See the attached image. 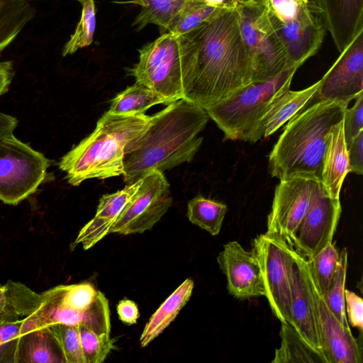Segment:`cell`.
<instances>
[{"mask_svg": "<svg viewBox=\"0 0 363 363\" xmlns=\"http://www.w3.org/2000/svg\"><path fill=\"white\" fill-rule=\"evenodd\" d=\"M196 44L184 99L205 108L252 83L237 9H224L189 33Z\"/></svg>", "mask_w": 363, "mask_h": 363, "instance_id": "6da1fadb", "label": "cell"}, {"mask_svg": "<svg viewBox=\"0 0 363 363\" xmlns=\"http://www.w3.org/2000/svg\"><path fill=\"white\" fill-rule=\"evenodd\" d=\"M208 119L203 108L184 99L151 116L146 129L125 147V184H132L152 170L163 172L191 162L202 144L199 133Z\"/></svg>", "mask_w": 363, "mask_h": 363, "instance_id": "7a4b0ae2", "label": "cell"}, {"mask_svg": "<svg viewBox=\"0 0 363 363\" xmlns=\"http://www.w3.org/2000/svg\"><path fill=\"white\" fill-rule=\"evenodd\" d=\"M347 104L321 101L304 107L286 125L269 155L272 177L321 180L327 135L344 117Z\"/></svg>", "mask_w": 363, "mask_h": 363, "instance_id": "3957f363", "label": "cell"}, {"mask_svg": "<svg viewBox=\"0 0 363 363\" xmlns=\"http://www.w3.org/2000/svg\"><path fill=\"white\" fill-rule=\"evenodd\" d=\"M151 116H120L105 113L94 130L64 155L59 168L69 184L79 186L89 179H104L123 174L124 149L143 133Z\"/></svg>", "mask_w": 363, "mask_h": 363, "instance_id": "277c9868", "label": "cell"}, {"mask_svg": "<svg viewBox=\"0 0 363 363\" xmlns=\"http://www.w3.org/2000/svg\"><path fill=\"white\" fill-rule=\"evenodd\" d=\"M38 308L25 318L20 334L53 324L84 325L96 333H111L108 301L89 283L59 285L40 294Z\"/></svg>", "mask_w": 363, "mask_h": 363, "instance_id": "5b68a950", "label": "cell"}, {"mask_svg": "<svg viewBox=\"0 0 363 363\" xmlns=\"http://www.w3.org/2000/svg\"><path fill=\"white\" fill-rule=\"evenodd\" d=\"M195 55L196 44L189 34L165 32L139 50V60L128 72L136 82L164 98L167 105L184 99L183 84L190 74Z\"/></svg>", "mask_w": 363, "mask_h": 363, "instance_id": "8992f818", "label": "cell"}, {"mask_svg": "<svg viewBox=\"0 0 363 363\" xmlns=\"http://www.w3.org/2000/svg\"><path fill=\"white\" fill-rule=\"evenodd\" d=\"M297 69L289 67L271 79L251 83L204 109L225 139L239 140L276 99L290 89Z\"/></svg>", "mask_w": 363, "mask_h": 363, "instance_id": "52a82bcc", "label": "cell"}, {"mask_svg": "<svg viewBox=\"0 0 363 363\" xmlns=\"http://www.w3.org/2000/svg\"><path fill=\"white\" fill-rule=\"evenodd\" d=\"M50 161L13 133L0 137V200L17 205L45 181Z\"/></svg>", "mask_w": 363, "mask_h": 363, "instance_id": "ba28073f", "label": "cell"}, {"mask_svg": "<svg viewBox=\"0 0 363 363\" xmlns=\"http://www.w3.org/2000/svg\"><path fill=\"white\" fill-rule=\"evenodd\" d=\"M240 32L249 54L252 83L271 79L289 68L286 50L264 6L237 9Z\"/></svg>", "mask_w": 363, "mask_h": 363, "instance_id": "9c48e42d", "label": "cell"}, {"mask_svg": "<svg viewBox=\"0 0 363 363\" xmlns=\"http://www.w3.org/2000/svg\"><path fill=\"white\" fill-rule=\"evenodd\" d=\"M252 247L261 268L264 296L272 313L281 322L291 324L294 248L266 233L254 238Z\"/></svg>", "mask_w": 363, "mask_h": 363, "instance_id": "30bf717a", "label": "cell"}, {"mask_svg": "<svg viewBox=\"0 0 363 363\" xmlns=\"http://www.w3.org/2000/svg\"><path fill=\"white\" fill-rule=\"evenodd\" d=\"M267 217L269 236L283 240L293 247L294 233L310 209L320 182L303 177L279 179Z\"/></svg>", "mask_w": 363, "mask_h": 363, "instance_id": "8fae6325", "label": "cell"}, {"mask_svg": "<svg viewBox=\"0 0 363 363\" xmlns=\"http://www.w3.org/2000/svg\"><path fill=\"white\" fill-rule=\"evenodd\" d=\"M172 204L169 184L163 172L152 170L142 178L135 194L118 218L110 233H143L150 230Z\"/></svg>", "mask_w": 363, "mask_h": 363, "instance_id": "7c38bea8", "label": "cell"}, {"mask_svg": "<svg viewBox=\"0 0 363 363\" xmlns=\"http://www.w3.org/2000/svg\"><path fill=\"white\" fill-rule=\"evenodd\" d=\"M294 256L290 325L312 349L325 358L315 281L307 259L295 250Z\"/></svg>", "mask_w": 363, "mask_h": 363, "instance_id": "4fadbf2b", "label": "cell"}, {"mask_svg": "<svg viewBox=\"0 0 363 363\" xmlns=\"http://www.w3.org/2000/svg\"><path fill=\"white\" fill-rule=\"evenodd\" d=\"M340 53L305 107L321 101L348 105L363 92V33Z\"/></svg>", "mask_w": 363, "mask_h": 363, "instance_id": "5bb4252c", "label": "cell"}, {"mask_svg": "<svg viewBox=\"0 0 363 363\" xmlns=\"http://www.w3.org/2000/svg\"><path fill=\"white\" fill-rule=\"evenodd\" d=\"M269 13L272 24L287 54L289 67H301L320 49L326 28L318 9L309 0L293 20L282 23Z\"/></svg>", "mask_w": 363, "mask_h": 363, "instance_id": "9a60e30c", "label": "cell"}, {"mask_svg": "<svg viewBox=\"0 0 363 363\" xmlns=\"http://www.w3.org/2000/svg\"><path fill=\"white\" fill-rule=\"evenodd\" d=\"M342 207L340 199L329 196L322 184L293 238L296 253L308 259L333 241Z\"/></svg>", "mask_w": 363, "mask_h": 363, "instance_id": "2e32d148", "label": "cell"}, {"mask_svg": "<svg viewBox=\"0 0 363 363\" xmlns=\"http://www.w3.org/2000/svg\"><path fill=\"white\" fill-rule=\"evenodd\" d=\"M217 262L225 275L228 293L233 297L247 299L265 296L261 268L252 251L231 241L223 245Z\"/></svg>", "mask_w": 363, "mask_h": 363, "instance_id": "e0dca14e", "label": "cell"}, {"mask_svg": "<svg viewBox=\"0 0 363 363\" xmlns=\"http://www.w3.org/2000/svg\"><path fill=\"white\" fill-rule=\"evenodd\" d=\"M339 52L363 33V0H312Z\"/></svg>", "mask_w": 363, "mask_h": 363, "instance_id": "ac0fdd59", "label": "cell"}, {"mask_svg": "<svg viewBox=\"0 0 363 363\" xmlns=\"http://www.w3.org/2000/svg\"><path fill=\"white\" fill-rule=\"evenodd\" d=\"M320 85V80L300 91L290 89L276 99L240 137L239 140L255 143L272 135L286 122L302 110Z\"/></svg>", "mask_w": 363, "mask_h": 363, "instance_id": "d6986e66", "label": "cell"}, {"mask_svg": "<svg viewBox=\"0 0 363 363\" xmlns=\"http://www.w3.org/2000/svg\"><path fill=\"white\" fill-rule=\"evenodd\" d=\"M315 294L327 363L362 362L361 348L357 340L353 336L350 328L343 325L330 310L316 284Z\"/></svg>", "mask_w": 363, "mask_h": 363, "instance_id": "ffe728a7", "label": "cell"}, {"mask_svg": "<svg viewBox=\"0 0 363 363\" xmlns=\"http://www.w3.org/2000/svg\"><path fill=\"white\" fill-rule=\"evenodd\" d=\"M142 179L125 185V188L115 193L101 196L94 217L79 231L72 249L82 244L84 250H89L102 240L138 191Z\"/></svg>", "mask_w": 363, "mask_h": 363, "instance_id": "44dd1931", "label": "cell"}, {"mask_svg": "<svg viewBox=\"0 0 363 363\" xmlns=\"http://www.w3.org/2000/svg\"><path fill=\"white\" fill-rule=\"evenodd\" d=\"M349 172L348 151L342 119L330 128L327 135L320 183L329 196L340 199L343 181Z\"/></svg>", "mask_w": 363, "mask_h": 363, "instance_id": "7402d4cb", "label": "cell"}, {"mask_svg": "<svg viewBox=\"0 0 363 363\" xmlns=\"http://www.w3.org/2000/svg\"><path fill=\"white\" fill-rule=\"evenodd\" d=\"M14 362L62 363L65 360L53 333L45 327L20 334Z\"/></svg>", "mask_w": 363, "mask_h": 363, "instance_id": "603a6c76", "label": "cell"}, {"mask_svg": "<svg viewBox=\"0 0 363 363\" xmlns=\"http://www.w3.org/2000/svg\"><path fill=\"white\" fill-rule=\"evenodd\" d=\"M41 296L23 284L9 280L0 284V325L23 320L39 306Z\"/></svg>", "mask_w": 363, "mask_h": 363, "instance_id": "cb8c5ba5", "label": "cell"}, {"mask_svg": "<svg viewBox=\"0 0 363 363\" xmlns=\"http://www.w3.org/2000/svg\"><path fill=\"white\" fill-rule=\"evenodd\" d=\"M194 284L186 279L160 306L145 325L140 338V346L146 347L158 337L175 319L189 300Z\"/></svg>", "mask_w": 363, "mask_h": 363, "instance_id": "d4e9b609", "label": "cell"}, {"mask_svg": "<svg viewBox=\"0 0 363 363\" xmlns=\"http://www.w3.org/2000/svg\"><path fill=\"white\" fill-rule=\"evenodd\" d=\"M35 12L28 0H0V52L34 18Z\"/></svg>", "mask_w": 363, "mask_h": 363, "instance_id": "484cf974", "label": "cell"}, {"mask_svg": "<svg viewBox=\"0 0 363 363\" xmlns=\"http://www.w3.org/2000/svg\"><path fill=\"white\" fill-rule=\"evenodd\" d=\"M279 335L281 345L276 349L272 363H327L289 323L281 322Z\"/></svg>", "mask_w": 363, "mask_h": 363, "instance_id": "4316f807", "label": "cell"}, {"mask_svg": "<svg viewBox=\"0 0 363 363\" xmlns=\"http://www.w3.org/2000/svg\"><path fill=\"white\" fill-rule=\"evenodd\" d=\"M165 104V100L145 85L136 82L119 93L111 101L108 113L120 116H133L145 112L151 106Z\"/></svg>", "mask_w": 363, "mask_h": 363, "instance_id": "83f0119b", "label": "cell"}, {"mask_svg": "<svg viewBox=\"0 0 363 363\" xmlns=\"http://www.w3.org/2000/svg\"><path fill=\"white\" fill-rule=\"evenodd\" d=\"M191 1L133 0L135 4L141 6V9L132 26L136 30H140L148 24H155L165 33L174 16Z\"/></svg>", "mask_w": 363, "mask_h": 363, "instance_id": "f1b7e54d", "label": "cell"}, {"mask_svg": "<svg viewBox=\"0 0 363 363\" xmlns=\"http://www.w3.org/2000/svg\"><path fill=\"white\" fill-rule=\"evenodd\" d=\"M227 211L228 207L225 203L202 196L191 199L187 205L189 221L211 235H217L220 233Z\"/></svg>", "mask_w": 363, "mask_h": 363, "instance_id": "f546056e", "label": "cell"}, {"mask_svg": "<svg viewBox=\"0 0 363 363\" xmlns=\"http://www.w3.org/2000/svg\"><path fill=\"white\" fill-rule=\"evenodd\" d=\"M224 8L208 5L203 0H192L172 19L166 32L186 35L207 22Z\"/></svg>", "mask_w": 363, "mask_h": 363, "instance_id": "4dcf8cb0", "label": "cell"}, {"mask_svg": "<svg viewBox=\"0 0 363 363\" xmlns=\"http://www.w3.org/2000/svg\"><path fill=\"white\" fill-rule=\"evenodd\" d=\"M340 259V253L332 242L307 259L315 284L324 295L332 284Z\"/></svg>", "mask_w": 363, "mask_h": 363, "instance_id": "1f68e13d", "label": "cell"}, {"mask_svg": "<svg viewBox=\"0 0 363 363\" xmlns=\"http://www.w3.org/2000/svg\"><path fill=\"white\" fill-rule=\"evenodd\" d=\"M82 7L80 20L73 34L62 49L64 57L87 47L93 41L96 29V9L94 0H77Z\"/></svg>", "mask_w": 363, "mask_h": 363, "instance_id": "d6a6232c", "label": "cell"}, {"mask_svg": "<svg viewBox=\"0 0 363 363\" xmlns=\"http://www.w3.org/2000/svg\"><path fill=\"white\" fill-rule=\"evenodd\" d=\"M347 258V250L344 247L340 252L337 269L332 284L326 293L323 296L332 313L343 325L350 328L345 312V281L348 264Z\"/></svg>", "mask_w": 363, "mask_h": 363, "instance_id": "836d02e7", "label": "cell"}, {"mask_svg": "<svg viewBox=\"0 0 363 363\" xmlns=\"http://www.w3.org/2000/svg\"><path fill=\"white\" fill-rule=\"evenodd\" d=\"M85 363H101L114 348L113 340L106 333H96L89 328L78 325Z\"/></svg>", "mask_w": 363, "mask_h": 363, "instance_id": "e575fe53", "label": "cell"}, {"mask_svg": "<svg viewBox=\"0 0 363 363\" xmlns=\"http://www.w3.org/2000/svg\"><path fill=\"white\" fill-rule=\"evenodd\" d=\"M48 328L56 338L66 363H85L78 326L53 324Z\"/></svg>", "mask_w": 363, "mask_h": 363, "instance_id": "d590c367", "label": "cell"}, {"mask_svg": "<svg viewBox=\"0 0 363 363\" xmlns=\"http://www.w3.org/2000/svg\"><path fill=\"white\" fill-rule=\"evenodd\" d=\"M352 107L345 109L343 117L344 135L348 147L353 139L363 130V92L355 99Z\"/></svg>", "mask_w": 363, "mask_h": 363, "instance_id": "8d00e7d4", "label": "cell"}, {"mask_svg": "<svg viewBox=\"0 0 363 363\" xmlns=\"http://www.w3.org/2000/svg\"><path fill=\"white\" fill-rule=\"evenodd\" d=\"M23 320L0 325V362H14Z\"/></svg>", "mask_w": 363, "mask_h": 363, "instance_id": "74e56055", "label": "cell"}, {"mask_svg": "<svg viewBox=\"0 0 363 363\" xmlns=\"http://www.w3.org/2000/svg\"><path fill=\"white\" fill-rule=\"evenodd\" d=\"M307 2L302 0H268V10L279 21L295 18Z\"/></svg>", "mask_w": 363, "mask_h": 363, "instance_id": "f35d334b", "label": "cell"}, {"mask_svg": "<svg viewBox=\"0 0 363 363\" xmlns=\"http://www.w3.org/2000/svg\"><path fill=\"white\" fill-rule=\"evenodd\" d=\"M345 301L348 323L362 331L363 329L362 298L354 292L345 289Z\"/></svg>", "mask_w": 363, "mask_h": 363, "instance_id": "ab89813d", "label": "cell"}, {"mask_svg": "<svg viewBox=\"0 0 363 363\" xmlns=\"http://www.w3.org/2000/svg\"><path fill=\"white\" fill-rule=\"evenodd\" d=\"M350 172L363 173V130L353 139L347 147Z\"/></svg>", "mask_w": 363, "mask_h": 363, "instance_id": "60d3db41", "label": "cell"}, {"mask_svg": "<svg viewBox=\"0 0 363 363\" xmlns=\"http://www.w3.org/2000/svg\"><path fill=\"white\" fill-rule=\"evenodd\" d=\"M117 312L119 319L125 324L136 323L140 316L138 306L129 299L121 300L117 305Z\"/></svg>", "mask_w": 363, "mask_h": 363, "instance_id": "b9f144b4", "label": "cell"}, {"mask_svg": "<svg viewBox=\"0 0 363 363\" xmlns=\"http://www.w3.org/2000/svg\"><path fill=\"white\" fill-rule=\"evenodd\" d=\"M215 7L238 9L242 6H264L268 9V0H203Z\"/></svg>", "mask_w": 363, "mask_h": 363, "instance_id": "7bdbcfd3", "label": "cell"}, {"mask_svg": "<svg viewBox=\"0 0 363 363\" xmlns=\"http://www.w3.org/2000/svg\"><path fill=\"white\" fill-rule=\"evenodd\" d=\"M13 75L12 62H0V96L8 91Z\"/></svg>", "mask_w": 363, "mask_h": 363, "instance_id": "ee69618b", "label": "cell"}, {"mask_svg": "<svg viewBox=\"0 0 363 363\" xmlns=\"http://www.w3.org/2000/svg\"><path fill=\"white\" fill-rule=\"evenodd\" d=\"M17 124L18 121L15 117L0 112V137L13 133Z\"/></svg>", "mask_w": 363, "mask_h": 363, "instance_id": "f6af8a7d", "label": "cell"}, {"mask_svg": "<svg viewBox=\"0 0 363 363\" xmlns=\"http://www.w3.org/2000/svg\"><path fill=\"white\" fill-rule=\"evenodd\" d=\"M30 1H42V0H28Z\"/></svg>", "mask_w": 363, "mask_h": 363, "instance_id": "bcb514c9", "label": "cell"}]
</instances>
